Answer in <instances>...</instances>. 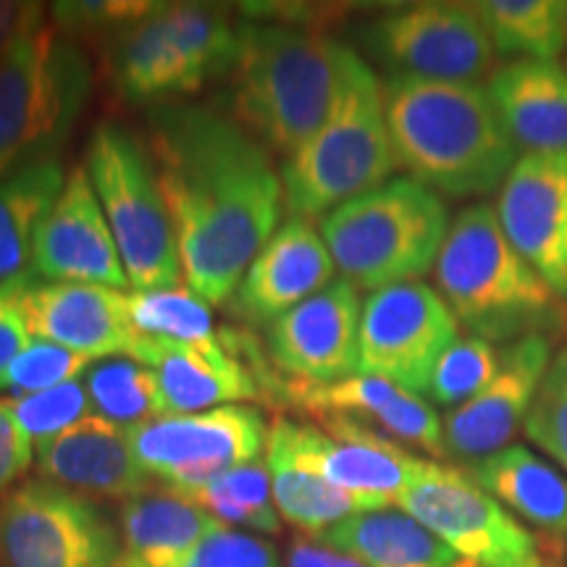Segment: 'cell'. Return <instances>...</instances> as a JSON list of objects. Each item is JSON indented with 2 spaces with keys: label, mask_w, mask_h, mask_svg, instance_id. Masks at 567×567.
I'll list each match as a JSON object with an SVG mask.
<instances>
[{
  "label": "cell",
  "mask_w": 567,
  "mask_h": 567,
  "mask_svg": "<svg viewBox=\"0 0 567 567\" xmlns=\"http://www.w3.org/2000/svg\"><path fill=\"white\" fill-rule=\"evenodd\" d=\"M147 126L189 292L208 305L229 302L279 224L281 176L264 142L224 113L161 105Z\"/></svg>",
  "instance_id": "cell-1"
},
{
  "label": "cell",
  "mask_w": 567,
  "mask_h": 567,
  "mask_svg": "<svg viewBox=\"0 0 567 567\" xmlns=\"http://www.w3.org/2000/svg\"><path fill=\"white\" fill-rule=\"evenodd\" d=\"M381 92L396 166L436 195H492L520 158L486 84L386 76Z\"/></svg>",
  "instance_id": "cell-2"
},
{
  "label": "cell",
  "mask_w": 567,
  "mask_h": 567,
  "mask_svg": "<svg viewBox=\"0 0 567 567\" xmlns=\"http://www.w3.org/2000/svg\"><path fill=\"white\" fill-rule=\"evenodd\" d=\"M434 271L439 295L471 337L513 344L567 334V302L515 250L492 205H471L450 224Z\"/></svg>",
  "instance_id": "cell-3"
},
{
  "label": "cell",
  "mask_w": 567,
  "mask_h": 567,
  "mask_svg": "<svg viewBox=\"0 0 567 567\" xmlns=\"http://www.w3.org/2000/svg\"><path fill=\"white\" fill-rule=\"evenodd\" d=\"M342 51V42L308 27L281 21L239 27L231 69L237 122L289 158L329 116Z\"/></svg>",
  "instance_id": "cell-4"
},
{
  "label": "cell",
  "mask_w": 567,
  "mask_h": 567,
  "mask_svg": "<svg viewBox=\"0 0 567 567\" xmlns=\"http://www.w3.org/2000/svg\"><path fill=\"white\" fill-rule=\"evenodd\" d=\"M394 166L379 76L344 45L329 116L281 166L284 205L292 218L313 221L386 184Z\"/></svg>",
  "instance_id": "cell-5"
},
{
  "label": "cell",
  "mask_w": 567,
  "mask_h": 567,
  "mask_svg": "<svg viewBox=\"0 0 567 567\" xmlns=\"http://www.w3.org/2000/svg\"><path fill=\"white\" fill-rule=\"evenodd\" d=\"M450 224L442 197L402 176L323 216L321 237L347 284L379 292L429 274Z\"/></svg>",
  "instance_id": "cell-6"
},
{
  "label": "cell",
  "mask_w": 567,
  "mask_h": 567,
  "mask_svg": "<svg viewBox=\"0 0 567 567\" xmlns=\"http://www.w3.org/2000/svg\"><path fill=\"white\" fill-rule=\"evenodd\" d=\"M239 27L203 3H158L145 19L111 34L113 87L130 103H158L231 74Z\"/></svg>",
  "instance_id": "cell-7"
},
{
  "label": "cell",
  "mask_w": 567,
  "mask_h": 567,
  "mask_svg": "<svg viewBox=\"0 0 567 567\" xmlns=\"http://www.w3.org/2000/svg\"><path fill=\"white\" fill-rule=\"evenodd\" d=\"M87 176L134 292L176 289L182 260L151 153L130 130L101 124L87 145Z\"/></svg>",
  "instance_id": "cell-8"
},
{
  "label": "cell",
  "mask_w": 567,
  "mask_h": 567,
  "mask_svg": "<svg viewBox=\"0 0 567 567\" xmlns=\"http://www.w3.org/2000/svg\"><path fill=\"white\" fill-rule=\"evenodd\" d=\"M92 71L84 53L53 30L21 38L0 59V163L55 161L90 101Z\"/></svg>",
  "instance_id": "cell-9"
},
{
  "label": "cell",
  "mask_w": 567,
  "mask_h": 567,
  "mask_svg": "<svg viewBox=\"0 0 567 567\" xmlns=\"http://www.w3.org/2000/svg\"><path fill=\"white\" fill-rule=\"evenodd\" d=\"M396 505L478 567H559L555 551L460 467L425 463Z\"/></svg>",
  "instance_id": "cell-10"
},
{
  "label": "cell",
  "mask_w": 567,
  "mask_h": 567,
  "mask_svg": "<svg viewBox=\"0 0 567 567\" xmlns=\"http://www.w3.org/2000/svg\"><path fill=\"white\" fill-rule=\"evenodd\" d=\"M360 45L389 76L478 82L494 69V48L476 3L400 6L358 32Z\"/></svg>",
  "instance_id": "cell-11"
},
{
  "label": "cell",
  "mask_w": 567,
  "mask_h": 567,
  "mask_svg": "<svg viewBox=\"0 0 567 567\" xmlns=\"http://www.w3.org/2000/svg\"><path fill=\"white\" fill-rule=\"evenodd\" d=\"M118 534L87 496L45 478L0 496V567H113Z\"/></svg>",
  "instance_id": "cell-12"
},
{
  "label": "cell",
  "mask_w": 567,
  "mask_h": 567,
  "mask_svg": "<svg viewBox=\"0 0 567 567\" xmlns=\"http://www.w3.org/2000/svg\"><path fill=\"white\" fill-rule=\"evenodd\" d=\"M134 457L168 492H197L231 467L258 463L268 442L260 410L224 405L205 413L161 415L126 431Z\"/></svg>",
  "instance_id": "cell-13"
},
{
  "label": "cell",
  "mask_w": 567,
  "mask_h": 567,
  "mask_svg": "<svg viewBox=\"0 0 567 567\" xmlns=\"http://www.w3.org/2000/svg\"><path fill=\"white\" fill-rule=\"evenodd\" d=\"M457 318L436 289L421 281L394 284L368 295L360 313L358 373L392 381L417 396L457 339Z\"/></svg>",
  "instance_id": "cell-14"
},
{
  "label": "cell",
  "mask_w": 567,
  "mask_h": 567,
  "mask_svg": "<svg viewBox=\"0 0 567 567\" xmlns=\"http://www.w3.org/2000/svg\"><path fill=\"white\" fill-rule=\"evenodd\" d=\"M321 421L329 434L313 425L276 417L268 431V450L281 452L329 484L381 507L392 502L396 505L429 463L358 417L321 415Z\"/></svg>",
  "instance_id": "cell-15"
},
{
  "label": "cell",
  "mask_w": 567,
  "mask_h": 567,
  "mask_svg": "<svg viewBox=\"0 0 567 567\" xmlns=\"http://www.w3.org/2000/svg\"><path fill=\"white\" fill-rule=\"evenodd\" d=\"M19 305L27 329L87 358L126 354L147 365L153 339L137 334L126 313V295L95 284L40 281L34 271L19 279Z\"/></svg>",
  "instance_id": "cell-16"
},
{
  "label": "cell",
  "mask_w": 567,
  "mask_h": 567,
  "mask_svg": "<svg viewBox=\"0 0 567 567\" xmlns=\"http://www.w3.org/2000/svg\"><path fill=\"white\" fill-rule=\"evenodd\" d=\"M551 358L555 342L547 337H526L505 344L496 375L484 392L446 413L442 421L444 457L471 465L509 446L526 425Z\"/></svg>",
  "instance_id": "cell-17"
},
{
  "label": "cell",
  "mask_w": 567,
  "mask_h": 567,
  "mask_svg": "<svg viewBox=\"0 0 567 567\" xmlns=\"http://www.w3.org/2000/svg\"><path fill=\"white\" fill-rule=\"evenodd\" d=\"M494 210L515 250L567 302V153L520 155Z\"/></svg>",
  "instance_id": "cell-18"
},
{
  "label": "cell",
  "mask_w": 567,
  "mask_h": 567,
  "mask_svg": "<svg viewBox=\"0 0 567 567\" xmlns=\"http://www.w3.org/2000/svg\"><path fill=\"white\" fill-rule=\"evenodd\" d=\"M358 289L334 279L268 326V358L289 379L334 384L358 375Z\"/></svg>",
  "instance_id": "cell-19"
},
{
  "label": "cell",
  "mask_w": 567,
  "mask_h": 567,
  "mask_svg": "<svg viewBox=\"0 0 567 567\" xmlns=\"http://www.w3.org/2000/svg\"><path fill=\"white\" fill-rule=\"evenodd\" d=\"M34 274L45 281L95 284L109 289L130 284L84 166L71 168L59 200L40 226Z\"/></svg>",
  "instance_id": "cell-20"
},
{
  "label": "cell",
  "mask_w": 567,
  "mask_h": 567,
  "mask_svg": "<svg viewBox=\"0 0 567 567\" xmlns=\"http://www.w3.org/2000/svg\"><path fill=\"white\" fill-rule=\"evenodd\" d=\"M271 402L310 410L318 415H350L358 417L389 439L413 444L434 457H444V423L434 408L413 392H405L392 381L375 375H350L334 384H313V381L281 379L276 381Z\"/></svg>",
  "instance_id": "cell-21"
},
{
  "label": "cell",
  "mask_w": 567,
  "mask_h": 567,
  "mask_svg": "<svg viewBox=\"0 0 567 567\" xmlns=\"http://www.w3.org/2000/svg\"><path fill=\"white\" fill-rule=\"evenodd\" d=\"M334 260L316 226L289 218L255 255L229 300L231 313L250 326H271L284 313L334 281Z\"/></svg>",
  "instance_id": "cell-22"
},
{
  "label": "cell",
  "mask_w": 567,
  "mask_h": 567,
  "mask_svg": "<svg viewBox=\"0 0 567 567\" xmlns=\"http://www.w3.org/2000/svg\"><path fill=\"white\" fill-rule=\"evenodd\" d=\"M40 476L82 496L134 499L147 494L151 478L134 457L122 425L92 413L63 434L34 444Z\"/></svg>",
  "instance_id": "cell-23"
},
{
  "label": "cell",
  "mask_w": 567,
  "mask_h": 567,
  "mask_svg": "<svg viewBox=\"0 0 567 567\" xmlns=\"http://www.w3.org/2000/svg\"><path fill=\"white\" fill-rule=\"evenodd\" d=\"M488 95L520 155L567 153V69L509 61L488 80Z\"/></svg>",
  "instance_id": "cell-24"
},
{
  "label": "cell",
  "mask_w": 567,
  "mask_h": 567,
  "mask_svg": "<svg viewBox=\"0 0 567 567\" xmlns=\"http://www.w3.org/2000/svg\"><path fill=\"white\" fill-rule=\"evenodd\" d=\"M151 371L166 400L168 415L224 408L229 402L264 400L258 375L226 344L224 331L210 344H182L158 339Z\"/></svg>",
  "instance_id": "cell-25"
},
{
  "label": "cell",
  "mask_w": 567,
  "mask_h": 567,
  "mask_svg": "<svg viewBox=\"0 0 567 567\" xmlns=\"http://www.w3.org/2000/svg\"><path fill=\"white\" fill-rule=\"evenodd\" d=\"M224 523L176 492H147L124 502L113 567H179Z\"/></svg>",
  "instance_id": "cell-26"
},
{
  "label": "cell",
  "mask_w": 567,
  "mask_h": 567,
  "mask_svg": "<svg viewBox=\"0 0 567 567\" xmlns=\"http://www.w3.org/2000/svg\"><path fill=\"white\" fill-rule=\"evenodd\" d=\"M365 567H478L402 509H371L313 536Z\"/></svg>",
  "instance_id": "cell-27"
},
{
  "label": "cell",
  "mask_w": 567,
  "mask_h": 567,
  "mask_svg": "<svg viewBox=\"0 0 567 567\" xmlns=\"http://www.w3.org/2000/svg\"><path fill=\"white\" fill-rule=\"evenodd\" d=\"M463 473L502 507L551 538L567 536V478L528 446L509 444Z\"/></svg>",
  "instance_id": "cell-28"
},
{
  "label": "cell",
  "mask_w": 567,
  "mask_h": 567,
  "mask_svg": "<svg viewBox=\"0 0 567 567\" xmlns=\"http://www.w3.org/2000/svg\"><path fill=\"white\" fill-rule=\"evenodd\" d=\"M63 168L59 161H38L0 176V287L32 274L40 226L59 200Z\"/></svg>",
  "instance_id": "cell-29"
},
{
  "label": "cell",
  "mask_w": 567,
  "mask_h": 567,
  "mask_svg": "<svg viewBox=\"0 0 567 567\" xmlns=\"http://www.w3.org/2000/svg\"><path fill=\"white\" fill-rule=\"evenodd\" d=\"M476 11L499 59L557 63L565 53L563 0H484Z\"/></svg>",
  "instance_id": "cell-30"
},
{
  "label": "cell",
  "mask_w": 567,
  "mask_h": 567,
  "mask_svg": "<svg viewBox=\"0 0 567 567\" xmlns=\"http://www.w3.org/2000/svg\"><path fill=\"white\" fill-rule=\"evenodd\" d=\"M268 473H271L274 502L281 517L292 523L308 536H318L323 530L334 528L347 517L371 513V509H386L363 496L344 492L321 476H316L308 467L297 465L281 452L268 450Z\"/></svg>",
  "instance_id": "cell-31"
},
{
  "label": "cell",
  "mask_w": 567,
  "mask_h": 567,
  "mask_svg": "<svg viewBox=\"0 0 567 567\" xmlns=\"http://www.w3.org/2000/svg\"><path fill=\"white\" fill-rule=\"evenodd\" d=\"M84 386H87L90 402L97 415L126 431L168 415L158 375L134 360L116 358L109 363L92 365L84 375Z\"/></svg>",
  "instance_id": "cell-32"
},
{
  "label": "cell",
  "mask_w": 567,
  "mask_h": 567,
  "mask_svg": "<svg viewBox=\"0 0 567 567\" xmlns=\"http://www.w3.org/2000/svg\"><path fill=\"white\" fill-rule=\"evenodd\" d=\"M271 473L260 463H250L221 473L210 484L187 494V499L200 505L224 526L234 523L260 534H279L281 523L271 505Z\"/></svg>",
  "instance_id": "cell-33"
},
{
  "label": "cell",
  "mask_w": 567,
  "mask_h": 567,
  "mask_svg": "<svg viewBox=\"0 0 567 567\" xmlns=\"http://www.w3.org/2000/svg\"><path fill=\"white\" fill-rule=\"evenodd\" d=\"M126 313H130L134 331L145 337L197 347L218 339L208 302L182 287L126 295Z\"/></svg>",
  "instance_id": "cell-34"
},
{
  "label": "cell",
  "mask_w": 567,
  "mask_h": 567,
  "mask_svg": "<svg viewBox=\"0 0 567 567\" xmlns=\"http://www.w3.org/2000/svg\"><path fill=\"white\" fill-rule=\"evenodd\" d=\"M499 368V352L478 337H457L439 358L429 396L442 408H460L484 392Z\"/></svg>",
  "instance_id": "cell-35"
},
{
  "label": "cell",
  "mask_w": 567,
  "mask_h": 567,
  "mask_svg": "<svg viewBox=\"0 0 567 567\" xmlns=\"http://www.w3.org/2000/svg\"><path fill=\"white\" fill-rule=\"evenodd\" d=\"M87 354L34 339V342L6 368V373L0 375V394H9L11 400L40 394L45 392V389L80 379V375L87 371Z\"/></svg>",
  "instance_id": "cell-36"
},
{
  "label": "cell",
  "mask_w": 567,
  "mask_h": 567,
  "mask_svg": "<svg viewBox=\"0 0 567 567\" xmlns=\"http://www.w3.org/2000/svg\"><path fill=\"white\" fill-rule=\"evenodd\" d=\"M9 402L19 425L24 429L27 436L34 439V444L59 436L71 425L82 423L84 417L92 415L87 386L80 379Z\"/></svg>",
  "instance_id": "cell-37"
},
{
  "label": "cell",
  "mask_w": 567,
  "mask_h": 567,
  "mask_svg": "<svg viewBox=\"0 0 567 567\" xmlns=\"http://www.w3.org/2000/svg\"><path fill=\"white\" fill-rule=\"evenodd\" d=\"M523 429L530 442L567 471V342L551 358Z\"/></svg>",
  "instance_id": "cell-38"
},
{
  "label": "cell",
  "mask_w": 567,
  "mask_h": 567,
  "mask_svg": "<svg viewBox=\"0 0 567 567\" xmlns=\"http://www.w3.org/2000/svg\"><path fill=\"white\" fill-rule=\"evenodd\" d=\"M158 3L145 0H66L55 3L51 13L63 32H118L134 21L145 19Z\"/></svg>",
  "instance_id": "cell-39"
},
{
  "label": "cell",
  "mask_w": 567,
  "mask_h": 567,
  "mask_svg": "<svg viewBox=\"0 0 567 567\" xmlns=\"http://www.w3.org/2000/svg\"><path fill=\"white\" fill-rule=\"evenodd\" d=\"M179 567H281L276 549L264 538L221 528L189 551Z\"/></svg>",
  "instance_id": "cell-40"
},
{
  "label": "cell",
  "mask_w": 567,
  "mask_h": 567,
  "mask_svg": "<svg viewBox=\"0 0 567 567\" xmlns=\"http://www.w3.org/2000/svg\"><path fill=\"white\" fill-rule=\"evenodd\" d=\"M32 463V439L24 434L11 402L0 400V496Z\"/></svg>",
  "instance_id": "cell-41"
},
{
  "label": "cell",
  "mask_w": 567,
  "mask_h": 567,
  "mask_svg": "<svg viewBox=\"0 0 567 567\" xmlns=\"http://www.w3.org/2000/svg\"><path fill=\"white\" fill-rule=\"evenodd\" d=\"M24 313L19 305V279L0 287V375L32 344Z\"/></svg>",
  "instance_id": "cell-42"
},
{
  "label": "cell",
  "mask_w": 567,
  "mask_h": 567,
  "mask_svg": "<svg viewBox=\"0 0 567 567\" xmlns=\"http://www.w3.org/2000/svg\"><path fill=\"white\" fill-rule=\"evenodd\" d=\"M42 30V6L24 0H0V59L27 34Z\"/></svg>",
  "instance_id": "cell-43"
},
{
  "label": "cell",
  "mask_w": 567,
  "mask_h": 567,
  "mask_svg": "<svg viewBox=\"0 0 567 567\" xmlns=\"http://www.w3.org/2000/svg\"><path fill=\"white\" fill-rule=\"evenodd\" d=\"M287 567H365L360 559L344 551H337L326 544L316 542L313 536H300L289 544Z\"/></svg>",
  "instance_id": "cell-44"
},
{
  "label": "cell",
  "mask_w": 567,
  "mask_h": 567,
  "mask_svg": "<svg viewBox=\"0 0 567 567\" xmlns=\"http://www.w3.org/2000/svg\"><path fill=\"white\" fill-rule=\"evenodd\" d=\"M565 59H567V17H565Z\"/></svg>",
  "instance_id": "cell-45"
},
{
  "label": "cell",
  "mask_w": 567,
  "mask_h": 567,
  "mask_svg": "<svg viewBox=\"0 0 567 567\" xmlns=\"http://www.w3.org/2000/svg\"><path fill=\"white\" fill-rule=\"evenodd\" d=\"M0 176H6V168H3V163H0Z\"/></svg>",
  "instance_id": "cell-46"
}]
</instances>
